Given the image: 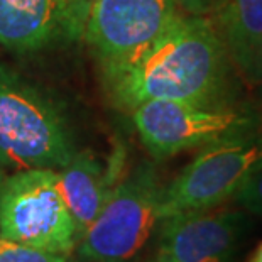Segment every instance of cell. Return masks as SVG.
<instances>
[{"label":"cell","mask_w":262,"mask_h":262,"mask_svg":"<svg viewBox=\"0 0 262 262\" xmlns=\"http://www.w3.org/2000/svg\"><path fill=\"white\" fill-rule=\"evenodd\" d=\"M238 76L213 20L180 14L152 46L103 81L110 102L130 112L150 100L238 102Z\"/></svg>","instance_id":"1"},{"label":"cell","mask_w":262,"mask_h":262,"mask_svg":"<svg viewBox=\"0 0 262 262\" xmlns=\"http://www.w3.org/2000/svg\"><path fill=\"white\" fill-rule=\"evenodd\" d=\"M75 152L59 105L0 61V168L58 171Z\"/></svg>","instance_id":"2"},{"label":"cell","mask_w":262,"mask_h":262,"mask_svg":"<svg viewBox=\"0 0 262 262\" xmlns=\"http://www.w3.org/2000/svg\"><path fill=\"white\" fill-rule=\"evenodd\" d=\"M129 114L144 147L159 161L262 127V110L244 100L233 103L150 100Z\"/></svg>","instance_id":"3"},{"label":"cell","mask_w":262,"mask_h":262,"mask_svg":"<svg viewBox=\"0 0 262 262\" xmlns=\"http://www.w3.org/2000/svg\"><path fill=\"white\" fill-rule=\"evenodd\" d=\"M163 188L150 163L122 176L78 241V255L85 262H132L158 230Z\"/></svg>","instance_id":"4"},{"label":"cell","mask_w":262,"mask_h":262,"mask_svg":"<svg viewBox=\"0 0 262 262\" xmlns=\"http://www.w3.org/2000/svg\"><path fill=\"white\" fill-rule=\"evenodd\" d=\"M260 168L262 127L208 144L163 188L159 219L222 206Z\"/></svg>","instance_id":"5"},{"label":"cell","mask_w":262,"mask_h":262,"mask_svg":"<svg viewBox=\"0 0 262 262\" xmlns=\"http://www.w3.org/2000/svg\"><path fill=\"white\" fill-rule=\"evenodd\" d=\"M0 237L70 257L78 233L56 169H20L0 178Z\"/></svg>","instance_id":"6"},{"label":"cell","mask_w":262,"mask_h":262,"mask_svg":"<svg viewBox=\"0 0 262 262\" xmlns=\"http://www.w3.org/2000/svg\"><path fill=\"white\" fill-rule=\"evenodd\" d=\"M180 14L172 0H95L81 41L108 75L137 59Z\"/></svg>","instance_id":"7"},{"label":"cell","mask_w":262,"mask_h":262,"mask_svg":"<svg viewBox=\"0 0 262 262\" xmlns=\"http://www.w3.org/2000/svg\"><path fill=\"white\" fill-rule=\"evenodd\" d=\"M250 213L238 208L191 211L158 225V259L168 262H235L252 228Z\"/></svg>","instance_id":"8"},{"label":"cell","mask_w":262,"mask_h":262,"mask_svg":"<svg viewBox=\"0 0 262 262\" xmlns=\"http://www.w3.org/2000/svg\"><path fill=\"white\" fill-rule=\"evenodd\" d=\"M122 176L120 156L110 169H105L92 150L78 149L68 164L58 169L59 191L73 216L78 241L97 219Z\"/></svg>","instance_id":"9"},{"label":"cell","mask_w":262,"mask_h":262,"mask_svg":"<svg viewBox=\"0 0 262 262\" xmlns=\"http://www.w3.org/2000/svg\"><path fill=\"white\" fill-rule=\"evenodd\" d=\"M64 0H0V46L32 53L63 39Z\"/></svg>","instance_id":"10"},{"label":"cell","mask_w":262,"mask_h":262,"mask_svg":"<svg viewBox=\"0 0 262 262\" xmlns=\"http://www.w3.org/2000/svg\"><path fill=\"white\" fill-rule=\"evenodd\" d=\"M210 19L224 39L238 75L254 85L262 46V0H216Z\"/></svg>","instance_id":"11"},{"label":"cell","mask_w":262,"mask_h":262,"mask_svg":"<svg viewBox=\"0 0 262 262\" xmlns=\"http://www.w3.org/2000/svg\"><path fill=\"white\" fill-rule=\"evenodd\" d=\"M0 262H68V257L0 237Z\"/></svg>","instance_id":"12"},{"label":"cell","mask_w":262,"mask_h":262,"mask_svg":"<svg viewBox=\"0 0 262 262\" xmlns=\"http://www.w3.org/2000/svg\"><path fill=\"white\" fill-rule=\"evenodd\" d=\"M95 0H64L63 39L68 42L81 41L88 14Z\"/></svg>","instance_id":"13"},{"label":"cell","mask_w":262,"mask_h":262,"mask_svg":"<svg viewBox=\"0 0 262 262\" xmlns=\"http://www.w3.org/2000/svg\"><path fill=\"white\" fill-rule=\"evenodd\" d=\"M232 200L247 213L262 219V168L245 180Z\"/></svg>","instance_id":"14"},{"label":"cell","mask_w":262,"mask_h":262,"mask_svg":"<svg viewBox=\"0 0 262 262\" xmlns=\"http://www.w3.org/2000/svg\"><path fill=\"white\" fill-rule=\"evenodd\" d=\"M180 12L188 15H205L210 17L215 9L216 0H172Z\"/></svg>","instance_id":"15"},{"label":"cell","mask_w":262,"mask_h":262,"mask_svg":"<svg viewBox=\"0 0 262 262\" xmlns=\"http://www.w3.org/2000/svg\"><path fill=\"white\" fill-rule=\"evenodd\" d=\"M254 86H262V46H260V51H259L257 68H255V76H254Z\"/></svg>","instance_id":"16"},{"label":"cell","mask_w":262,"mask_h":262,"mask_svg":"<svg viewBox=\"0 0 262 262\" xmlns=\"http://www.w3.org/2000/svg\"><path fill=\"white\" fill-rule=\"evenodd\" d=\"M247 262H262V242L254 249V252L249 255Z\"/></svg>","instance_id":"17"},{"label":"cell","mask_w":262,"mask_h":262,"mask_svg":"<svg viewBox=\"0 0 262 262\" xmlns=\"http://www.w3.org/2000/svg\"><path fill=\"white\" fill-rule=\"evenodd\" d=\"M156 262H168V260H164V259H158V257H156Z\"/></svg>","instance_id":"18"},{"label":"cell","mask_w":262,"mask_h":262,"mask_svg":"<svg viewBox=\"0 0 262 262\" xmlns=\"http://www.w3.org/2000/svg\"><path fill=\"white\" fill-rule=\"evenodd\" d=\"M0 178H2V174H0Z\"/></svg>","instance_id":"19"}]
</instances>
